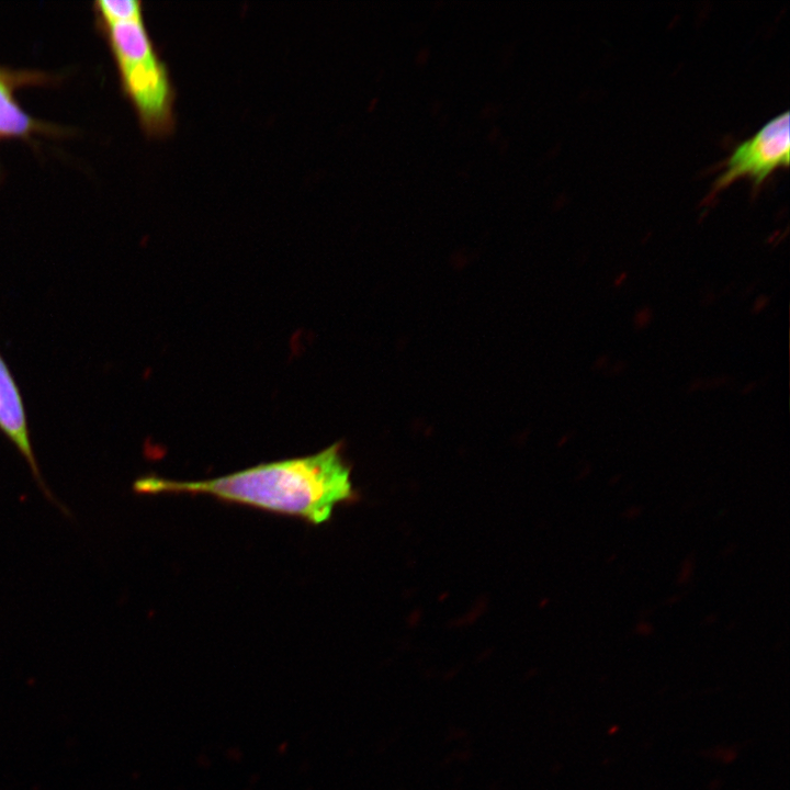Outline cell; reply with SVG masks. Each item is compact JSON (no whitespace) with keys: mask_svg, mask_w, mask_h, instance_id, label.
I'll list each match as a JSON object with an SVG mask.
<instances>
[{"mask_svg":"<svg viewBox=\"0 0 790 790\" xmlns=\"http://www.w3.org/2000/svg\"><path fill=\"white\" fill-rule=\"evenodd\" d=\"M38 124L15 101L9 76L0 72V137L26 135Z\"/></svg>","mask_w":790,"mask_h":790,"instance_id":"5b68a950","label":"cell"},{"mask_svg":"<svg viewBox=\"0 0 790 790\" xmlns=\"http://www.w3.org/2000/svg\"><path fill=\"white\" fill-rule=\"evenodd\" d=\"M625 276H627V273H625V272H624V273H621L620 276L614 281V284H616V285H619L620 283H622L623 280L625 279Z\"/></svg>","mask_w":790,"mask_h":790,"instance_id":"9c48e42d","label":"cell"},{"mask_svg":"<svg viewBox=\"0 0 790 790\" xmlns=\"http://www.w3.org/2000/svg\"><path fill=\"white\" fill-rule=\"evenodd\" d=\"M652 319V312L648 307L640 309L634 317V324L637 328H644Z\"/></svg>","mask_w":790,"mask_h":790,"instance_id":"52a82bcc","label":"cell"},{"mask_svg":"<svg viewBox=\"0 0 790 790\" xmlns=\"http://www.w3.org/2000/svg\"><path fill=\"white\" fill-rule=\"evenodd\" d=\"M132 488L140 495H207L311 524L326 522L336 506L356 497L350 467L338 445L202 481L144 475L135 479Z\"/></svg>","mask_w":790,"mask_h":790,"instance_id":"6da1fadb","label":"cell"},{"mask_svg":"<svg viewBox=\"0 0 790 790\" xmlns=\"http://www.w3.org/2000/svg\"><path fill=\"white\" fill-rule=\"evenodd\" d=\"M0 431L14 444L20 454L24 458L45 497L56 505L65 515L70 516L69 510L54 497L53 493L49 490L42 477L31 443L24 400L15 379L1 353Z\"/></svg>","mask_w":790,"mask_h":790,"instance_id":"277c9868","label":"cell"},{"mask_svg":"<svg viewBox=\"0 0 790 790\" xmlns=\"http://www.w3.org/2000/svg\"><path fill=\"white\" fill-rule=\"evenodd\" d=\"M789 125V112L786 111L738 144L723 161L707 203L742 179H747L753 192L757 193L777 170L787 169L790 160Z\"/></svg>","mask_w":790,"mask_h":790,"instance_id":"3957f363","label":"cell"},{"mask_svg":"<svg viewBox=\"0 0 790 790\" xmlns=\"http://www.w3.org/2000/svg\"><path fill=\"white\" fill-rule=\"evenodd\" d=\"M103 26L143 20V3L138 0H100L94 3Z\"/></svg>","mask_w":790,"mask_h":790,"instance_id":"8992f818","label":"cell"},{"mask_svg":"<svg viewBox=\"0 0 790 790\" xmlns=\"http://www.w3.org/2000/svg\"><path fill=\"white\" fill-rule=\"evenodd\" d=\"M109 43L122 88L129 98L143 129L166 136L176 126V90L144 20L106 26Z\"/></svg>","mask_w":790,"mask_h":790,"instance_id":"7a4b0ae2","label":"cell"},{"mask_svg":"<svg viewBox=\"0 0 790 790\" xmlns=\"http://www.w3.org/2000/svg\"><path fill=\"white\" fill-rule=\"evenodd\" d=\"M767 303H768V298L766 296H759L754 304V312L758 313L759 311L765 308Z\"/></svg>","mask_w":790,"mask_h":790,"instance_id":"ba28073f","label":"cell"}]
</instances>
